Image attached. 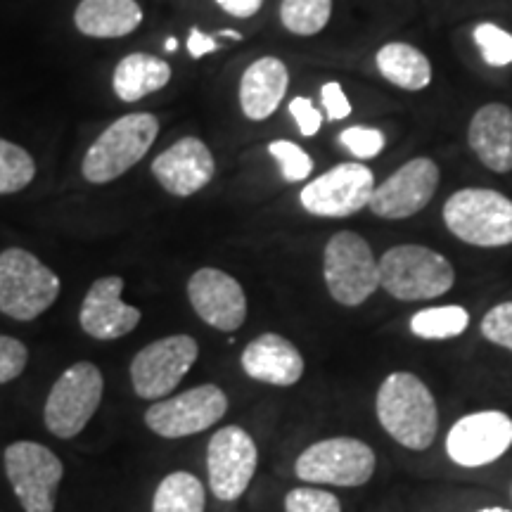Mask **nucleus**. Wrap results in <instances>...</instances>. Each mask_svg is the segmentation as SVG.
Returning a JSON list of instances; mask_svg holds the SVG:
<instances>
[{
  "label": "nucleus",
  "instance_id": "14",
  "mask_svg": "<svg viewBox=\"0 0 512 512\" xmlns=\"http://www.w3.org/2000/svg\"><path fill=\"white\" fill-rule=\"evenodd\" d=\"M439 188V166L430 157H415L380 183L370 197L375 216L389 221L411 219L432 202Z\"/></svg>",
  "mask_w": 512,
  "mask_h": 512
},
{
  "label": "nucleus",
  "instance_id": "18",
  "mask_svg": "<svg viewBox=\"0 0 512 512\" xmlns=\"http://www.w3.org/2000/svg\"><path fill=\"white\" fill-rule=\"evenodd\" d=\"M152 174L166 192L176 197H190L209 185L216 174V162L200 138L188 136L155 157Z\"/></svg>",
  "mask_w": 512,
  "mask_h": 512
},
{
  "label": "nucleus",
  "instance_id": "33",
  "mask_svg": "<svg viewBox=\"0 0 512 512\" xmlns=\"http://www.w3.org/2000/svg\"><path fill=\"white\" fill-rule=\"evenodd\" d=\"M482 335L496 347L512 351V302L496 304L484 313Z\"/></svg>",
  "mask_w": 512,
  "mask_h": 512
},
{
  "label": "nucleus",
  "instance_id": "22",
  "mask_svg": "<svg viewBox=\"0 0 512 512\" xmlns=\"http://www.w3.org/2000/svg\"><path fill=\"white\" fill-rule=\"evenodd\" d=\"M143 22L136 0H81L76 5L74 24L83 36L121 38L133 34Z\"/></svg>",
  "mask_w": 512,
  "mask_h": 512
},
{
  "label": "nucleus",
  "instance_id": "35",
  "mask_svg": "<svg viewBox=\"0 0 512 512\" xmlns=\"http://www.w3.org/2000/svg\"><path fill=\"white\" fill-rule=\"evenodd\" d=\"M320 100H323V110L328 114L330 121H342L351 114V102L344 93L342 83L328 81L320 88Z\"/></svg>",
  "mask_w": 512,
  "mask_h": 512
},
{
  "label": "nucleus",
  "instance_id": "21",
  "mask_svg": "<svg viewBox=\"0 0 512 512\" xmlns=\"http://www.w3.org/2000/svg\"><path fill=\"white\" fill-rule=\"evenodd\" d=\"M290 74L278 57H261L252 62L240 79V107L247 119L264 121L278 110L283 102Z\"/></svg>",
  "mask_w": 512,
  "mask_h": 512
},
{
  "label": "nucleus",
  "instance_id": "6",
  "mask_svg": "<svg viewBox=\"0 0 512 512\" xmlns=\"http://www.w3.org/2000/svg\"><path fill=\"white\" fill-rule=\"evenodd\" d=\"M323 275L337 304L361 306L380 287V261L361 235L342 230L325 245Z\"/></svg>",
  "mask_w": 512,
  "mask_h": 512
},
{
  "label": "nucleus",
  "instance_id": "4",
  "mask_svg": "<svg viewBox=\"0 0 512 512\" xmlns=\"http://www.w3.org/2000/svg\"><path fill=\"white\" fill-rule=\"evenodd\" d=\"M444 223L472 247L512 245V200L489 188H463L444 204Z\"/></svg>",
  "mask_w": 512,
  "mask_h": 512
},
{
  "label": "nucleus",
  "instance_id": "37",
  "mask_svg": "<svg viewBox=\"0 0 512 512\" xmlns=\"http://www.w3.org/2000/svg\"><path fill=\"white\" fill-rule=\"evenodd\" d=\"M214 50H219V41H216L214 36L204 34L197 27L190 29V36H188V53L195 57V60H200V57L214 53Z\"/></svg>",
  "mask_w": 512,
  "mask_h": 512
},
{
  "label": "nucleus",
  "instance_id": "20",
  "mask_svg": "<svg viewBox=\"0 0 512 512\" xmlns=\"http://www.w3.org/2000/svg\"><path fill=\"white\" fill-rule=\"evenodd\" d=\"M467 143L494 174L512 171V110L503 102L479 107L467 128Z\"/></svg>",
  "mask_w": 512,
  "mask_h": 512
},
{
  "label": "nucleus",
  "instance_id": "27",
  "mask_svg": "<svg viewBox=\"0 0 512 512\" xmlns=\"http://www.w3.org/2000/svg\"><path fill=\"white\" fill-rule=\"evenodd\" d=\"M332 0H283L280 22L294 36H316L328 27Z\"/></svg>",
  "mask_w": 512,
  "mask_h": 512
},
{
  "label": "nucleus",
  "instance_id": "2",
  "mask_svg": "<svg viewBox=\"0 0 512 512\" xmlns=\"http://www.w3.org/2000/svg\"><path fill=\"white\" fill-rule=\"evenodd\" d=\"M453 283V264L430 247L399 245L387 249L380 259V287L399 302L444 297Z\"/></svg>",
  "mask_w": 512,
  "mask_h": 512
},
{
  "label": "nucleus",
  "instance_id": "30",
  "mask_svg": "<svg viewBox=\"0 0 512 512\" xmlns=\"http://www.w3.org/2000/svg\"><path fill=\"white\" fill-rule=\"evenodd\" d=\"M268 152L275 162L280 164V174L287 183H302L311 176L313 171V159L297 143L290 140H273L268 145Z\"/></svg>",
  "mask_w": 512,
  "mask_h": 512
},
{
  "label": "nucleus",
  "instance_id": "9",
  "mask_svg": "<svg viewBox=\"0 0 512 512\" xmlns=\"http://www.w3.org/2000/svg\"><path fill=\"white\" fill-rule=\"evenodd\" d=\"M375 463L373 448L366 441L335 437L306 448L294 463V472L309 484L363 486L373 477Z\"/></svg>",
  "mask_w": 512,
  "mask_h": 512
},
{
  "label": "nucleus",
  "instance_id": "19",
  "mask_svg": "<svg viewBox=\"0 0 512 512\" xmlns=\"http://www.w3.org/2000/svg\"><path fill=\"white\" fill-rule=\"evenodd\" d=\"M242 370L256 382L292 387L302 380L304 358L290 339L266 332L252 339L242 351Z\"/></svg>",
  "mask_w": 512,
  "mask_h": 512
},
{
  "label": "nucleus",
  "instance_id": "10",
  "mask_svg": "<svg viewBox=\"0 0 512 512\" xmlns=\"http://www.w3.org/2000/svg\"><path fill=\"white\" fill-rule=\"evenodd\" d=\"M228 411V396L216 384H200L188 392L152 403L145 425L164 439H181L209 430Z\"/></svg>",
  "mask_w": 512,
  "mask_h": 512
},
{
  "label": "nucleus",
  "instance_id": "31",
  "mask_svg": "<svg viewBox=\"0 0 512 512\" xmlns=\"http://www.w3.org/2000/svg\"><path fill=\"white\" fill-rule=\"evenodd\" d=\"M285 512H342V503L330 491L302 486L285 496Z\"/></svg>",
  "mask_w": 512,
  "mask_h": 512
},
{
  "label": "nucleus",
  "instance_id": "25",
  "mask_svg": "<svg viewBox=\"0 0 512 512\" xmlns=\"http://www.w3.org/2000/svg\"><path fill=\"white\" fill-rule=\"evenodd\" d=\"M207 494L200 479L190 472H171L159 482L152 512H204Z\"/></svg>",
  "mask_w": 512,
  "mask_h": 512
},
{
  "label": "nucleus",
  "instance_id": "41",
  "mask_svg": "<svg viewBox=\"0 0 512 512\" xmlns=\"http://www.w3.org/2000/svg\"><path fill=\"white\" fill-rule=\"evenodd\" d=\"M477 512H510V510H505V508H484V510H477Z\"/></svg>",
  "mask_w": 512,
  "mask_h": 512
},
{
  "label": "nucleus",
  "instance_id": "12",
  "mask_svg": "<svg viewBox=\"0 0 512 512\" xmlns=\"http://www.w3.org/2000/svg\"><path fill=\"white\" fill-rule=\"evenodd\" d=\"M200 356L195 337L171 335L140 349L131 361L133 392L140 399H166Z\"/></svg>",
  "mask_w": 512,
  "mask_h": 512
},
{
  "label": "nucleus",
  "instance_id": "23",
  "mask_svg": "<svg viewBox=\"0 0 512 512\" xmlns=\"http://www.w3.org/2000/svg\"><path fill=\"white\" fill-rule=\"evenodd\" d=\"M171 81V67L162 57L147 53H131L117 64L112 76L114 93L124 102H138L145 95L162 91Z\"/></svg>",
  "mask_w": 512,
  "mask_h": 512
},
{
  "label": "nucleus",
  "instance_id": "3",
  "mask_svg": "<svg viewBox=\"0 0 512 512\" xmlns=\"http://www.w3.org/2000/svg\"><path fill=\"white\" fill-rule=\"evenodd\" d=\"M157 133L159 119L155 114L138 112L117 119L88 147L81 164L83 178L88 183L100 185L124 176L147 155V150L157 140Z\"/></svg>",
  "mask_w": 512,
  "mask_h": 512
},
{
  "label": "nucleus",
  "instance_id": "11",
  "mask_svg": "<svg viewBox=\"0 0 512 512\" xmlns=\"http://www.w3.org/2000/svg\"><path fill=\"white\" fill-rule=\"evenodd\" d=\"M375 188V176L366 164L344 162L332 166L330 171L306 185L299 195V202L313 216L347 219V216L370 207Z\"/></svg>",
  "mask_w": 512,
  "mask_h": 512
},
{
  "label": "nucleus",
  "instance_id": "28",
  "mask_svg": "<svg viewBox=\"0 0 512 512\" xmlns=\"http://www.w3.org/2000/svg\"><path fill=\"white\" fill-rule=\"evenodd\" d=\"M36 178V162L24 147L0 138V195H15Z\"/></svg>",
  "mask_w": 512,
  "mask_h": 512
},
{
  "label": "nucleus",
  "instance_id": "32",
  "mask_svg": "<svg viewBox=\"0 0 512 512\" xmlns=\"http://www.w3.org/2000/svg\"><path fill=\"white\" fill-rule=\"evenodd\" d=\"M339 145L347 147L356 159H375L384 150V136L377 128L351 126L339 133Z\"/></svg>",
  "mask_w": 512,
  "mask_h": 512
},
{
  "label": "nucleus",
  "instance_id": "40",
  "mask_svg": "<svg viewBox=\"0 0 512 512\" xmlns=\"http://www.w3.org/2000/svg\"><path fill=\"white\" fill-rule=\"evenodd\" d=\"M176 48H178V41H176V38H174V36L166 38V50H169V53H174Z\"/></svg>",
  "mask_w": 512,
  "mask_h": 512
},
{
  "label": "nucleus",
  "instance_id": "38",
  "mask_svg": "<svg viewBox=\"0 0 512 512\" xmlns=\"http://www.w3.org/2000/svg\"><path fill=\"white\" fill-rule=\"evenodd\" d=\"M216 5H219L223 12H228L230 17L249 19L264 8V0H216Z\"/></svg>",
  "mask_w": 512,
  "mask_h": 512
},
{
  "label": "nucleus",
  "instance_id": "15",
  "mask_svg": "<svg viewBox=\"0 0 512 512\" xmlns=\"http://www.w3.org/2000/svg\"><path fill=\"white\" fill-rule=\"evenodd\" d=\"M512 446V418L501 411H482L460 418L446 437L453 463L482 467L496 463Z\"/></svg>",
  "mask_w": 512,
  "mask_h": 512
},
{
  "label": "nucleus",
  "instance_id": "36",
  "mask_svg": "<svg viewBox=\"0 0 512 512\" xmlns=\"http://www.w3.org/2000/svg\"><path fill=\"white\" fill-rule=\"evenodd\" d=\"M290 114H292V119L297 121L302 136L313 138L320 131V124H323V114L316 110V105H313L309 98H302V95H299V98H294L290 102Z\"/></svg>",
  "mask_w": 512,
  "mask_h": 512
},
{
  "label": "nucleus",
  "instance_id": "39",
  "mask_svg": "<svg viewBox=\"0 0 512 512\" xmlns=\"http://www.w3.org/2000/svg\"><path fill=\"white\" fill-rule=\"evenodd\" d=\"M219 36H226V38H230V41H242V38H245V36L240 34V31H233V29H226V31H221Z\"/></svg>",
  "mask_w": 512,
  "mask_h": 512
},
{
  "label": "nucleus",
  "instance_id": "29",
  "mask_svg": "<svg viewBox=\"0 0 512 512\" xmlns=\"http://www.w3.org/2000/svg\"><path fill=\"white\" fill-rule=\"evenodd\" d=\"M479 53H482L484 62L489 67H510L512 64V34L498 27L494 22H482L477 24L472 31Z\"/></svg>",
  "mask_w": 512,
  "mask_h": 512
},
{
  "label": "nucleus",
  "instance_id": "8",
  "mask_svg": "<svg viewBox=\"0 0 512 512\" xmlns=\"http://www.w3.org/2000/svg\"><path fill=\"white\" fill-rule=\"evenodd\" d=\"M3 460L24 512H55L57 486L64 477L62 460L36 441H15L5 448Z\"/></svg>",
  "mask_w": 512,
  "mask_h": 512
},
{
  "label": "nucleus",
  "instance_id": "34",
  "mask_svg": "<svg viewBox=\"0 0 512 512\" xmlns=\"http://www.w3.org/2000/svg\"><path fill=\"white\" fill-rule=\"evenodd\" d=\"M29 363V349L15 337L0 335V384L17 380Z\"/></svg>",
  "mask_w": 512,
  "mask_h": 512
},
{
  "label": "nucleus",
  "instance_id": "26",
  "mask_svg": "<svg viewBox=\"0 0 512 512\" xmlns=\"http://www.w3.org/2000/svg\"><path fill=\"white\" fill-rule=\"evenodd\" d=\"M470 325V313L463 306H437L422 309L411 318V332L420 339H453Z\"/></svg>",
  "mask_w": 512,
  "mask_h": 512
},
{
  "label": "nucleus",
  "instance_id": "13",
  "mask_svg": "<svg viewBox=\"0 0 512 512\" xmlns=\"http://www.w3.org/2000/svg\"><path fill=\"white\" fill-rule=\"evenodd\" d=\"M259 453L249 434L238 425L221 427L207 446L209 486L219 501H238L252 482Z\"/></svg>",
  "mask_w": 512,
  "mask_h": 512
},
{
  "label": "nucleus",
  "instance_id": "16",
  "mask_svg": "<svg viewBox=\"0 0 512 512\" xmlns=\"http://www.w3.org/2000/svg\"><path fill=\"white\" fill-rule=\"evenodd\" d=\"M192 309L204 323L221 332H235L247 318L245 290L221 268H200L188 280Z\"/></svg>",
  "mask_w": 512,
  "mask_h": 512
},
{
  "label": "nucleus",
  "instance_id": "17",
  "mask_svg": "<svg viewBox=\"0 0 512 512\" xmlns=\"http://www.w3.org/2000/svg\"><path fill=\"white\" fill-rule=\"evenodd\" d=\"M121 290H124V278L119 275H107L98 278L86 292L81 304V330L88 337L100 339V342H112V339L126 337L128 332L138 328L140 313L136 306L121 302Z\"/></svg>",
  "mask_w": 512,
  "mask_h": 512
},
{
  "label": "nucleus",
  "instance_id": "24",
  "mask_svg": "<svg viewBox=\"0 0 512 512\" xmlns=\"http://www.w3.org/2000/svg\"><path fill=\"white\" fill-rule=\"evenodd\" d=\"M377 72L403 91H422L432 83V64L427 55L408 43H387L375 55Z\"/></svg>",
  "mask_w": 512,
  "mask_h": 512
},
{
  "label": "nucleus",
  "instance_id": "5",
  "mask_svg": "<svg viewBox=\"0 0 512 512\" xmlns=\"http://www.w3.org/2000/svg\"><path fill=\"white\" fill-rule=\"evenodd\" d=\"M60 278L22 247L0 252V313L12 320H34L60 297Z\"/></svg>",
  "mask_w": 512,
  "mask_h": 512
},
{
  "label": "nucleus",
  "instance_id": "1",
  "mask_svg": "<svg viewBox=\"0 0 512 512\" xmlns=\"http://www.w3.org/2000/svg\"><path fill=\"white\" fill-rule=\"evenodd\" d=\"M375 411L384 432L411 451H425L437 439V401L418 375H389L377 392Z\"/></svg>",
  "mask_w": 512,
  "mask_h": 512
},
{
  "label": "nucleus",
  "instance_id": "7",
  "mask_svg": "<svg viewBox=\"0 0 512 512\" xmlns=\"http://www.w3.org/2000/svg\"><path fill=\"white\" fill-rule=\"evenodd\" d=\"M102 392H105V380L93 363L81 361L64 370L50 389L43 408L48 432L57 439H74L76 434H81L98 411Z\"/></svg>",
  "mask_w": 512,
  "mask_h": 512
}]
</instances>
